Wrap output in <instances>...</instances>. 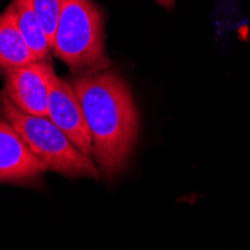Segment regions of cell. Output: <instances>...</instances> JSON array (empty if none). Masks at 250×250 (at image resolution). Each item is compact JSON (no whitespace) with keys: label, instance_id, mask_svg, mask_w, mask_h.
I'll use <instances>...</instances> for the list:
<instances>
[{"label":"cell","instance_id":"8992f818","mask_svg":"<svg viewBox=\"0 0 250 250\" xmlns=\"http://www.w3.org/2000/svg\"><path fill=\"white\" fill-rule=\"evenodd\" d=\"M47 171L14 126L0 117V183L35 185Z\"/></svg>","mask_w":250,"mask_h":250},{"label":"cell","instance_id":"ba28073f","mask_svg":"<svg viewBox=\"0 0 250 250\" xmlns=\"http://www.w3.org/2000/svg\"><path fill=\"white\" fill-rule=\"evenodd\" d=\"M14 11L18 29L27 42L29 48L35 57V60L47 62L50 57L51 45L50 39L45 33L41 21L33 9L32 0H14Z\"/></svg>","mask_w":250,"mask_h":250},{"label":"cell","instance_id":"7a4b0ae2","mask_svg":"<svg viewBox=\"0 0 250 250\" xmlns=\"http://www.w3.org/2000/svg\"><path fill=\"white\" fill-rule=\"evenodd\" d=\"M104 24V12L92 0H63L51 51L75 75L108 69Z\"/></svg>","mask_w":250,"mask_h":250},{"label":"cell","instance_id":"6da1fadb","mask_svg":"<svg viewBox=\"0 0 250 250\" xmlns=\"http://www.w3.org/2000/svg\"><path fill=\"white\" fill-rule=\"evenodd\" d=\"M84 120L92 135L93 161L106 178L119 175L138 141L140 112L126 80L108 69L71 80Z\"/></svg>","mask_w":250,"mask_h":250},{"label":"cell","instance_id":"9c48e42d","mask_svg":"<svg viewBox=\"0 0 250 250\" xmlns=\"http://www.w3.org/2000/svg\"><path fill=\"white\" fill-rule=\"evenodd\" d=\"M33 9L41 21V24L50 39V45L54 36V30L59 21L63 0H32Z\"/></svg>","mask_w":250,"mask_h":250},{"label":"cell","instance_id":"30bf717a","mask_svg":"<svg viewBox=\"0 0 250 250\" xmlns=\"http://www.w3.org/2000/svg\"><path fill=\"white\" fill-rule=\"evenodd\" d=\"M154 2H157L159 5H162V6L167 8V9H171V8L174 6V2H175V0H154Z\"/></svg>","mask_w":250,"mask_h":250},{"label":"cell","instance_id":"277c9868","mask_svg":"<svg viewBox=\"0 0 250 250\" xmlns=\"http://www.w3.org/2000/svg\"><path fill=\"white\" fill-rule=\"evenodd\" d=\"M48 117L60 127L78 150L92 156V135L84 120L80 101L71 81L50 72V93H48Z\"/></svg>","mask_w":250,"mask_h":250},{"label":"cell","instance_id":"3957f363","mask_svg":"<svg viewBox=\"0 0 250 250\" xmlns=\"http://www.w3.org/2000/svg\"><path fill=\"white\" fill-rule=\"evenodd\" d=\"M0 117L14 126L50 171L71 178H99V169L92 156L78 150L48 116H35L20 109L5 90L0 93Z\"/></svg>","mask_w":250,"mask_h":250},{"label":"cell","instance_id":"5b68a950","mask_svg":"<svg viewBox=\"0 0 250 250\" xmlns=\"http://www.w3.org/2000/svg\"><path fill=\"white\" fill-rule=\"evenodd\" d=\"M50 62L35 60L26 66L6 71L5 93L22 111L35 116H48Z\"/></svg>","mask_w":250,"mask_h":250},{"label":"cell","instance_id":"52a82bcc","mask_svg":"<svg viewBox=\"0 0 250 250\" xmlns=\"http://www.w3.org/2000/svg\"><path fill=\"white\" fill-rule=\"evenodd\" d=\"M32 62H35V57L18 29L14 5L11 3L0 14V69L6 72Z\"/></svg>","mask_w":250,"mask_h":250}]
</instances>
